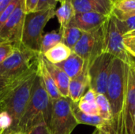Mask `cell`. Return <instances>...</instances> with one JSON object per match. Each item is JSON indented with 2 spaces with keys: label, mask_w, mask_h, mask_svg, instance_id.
I'll use <instances>...</instances> for the list:
<instances>
[{
  "label": "cell",
  "mask_w": 135,
  "mask_h": 134,
  "mask_svg": "<svg viewBox=\"0 0 135 134\" xmlns=\"http://www.w3.org/2000/svg\"><path fill=\"white\" fill-rule=\"evenodd\" d=\"M128 65L114 58L108 77L106 97L110 103L112 122L109 134H123V113L127 96Z\"/></svg>",
  "instance_id": "6da1fadb"
},
{
  "label": "cell",
  "mask_w": 135,
  "mask_h": 134,
  "mask_svg": "<svg viewBox=\"0 0 135 134\" xmlns=\"http://www.w3.org/2000/svg\"><path fill=\"white\" fill-rule=\"evenodd\" d=\"M51 111L52 100L46 92L37 73L32 87L28 104L18 125L17 132L28 134L33 127L43 123L49 126Z\"/></svg>",
  "instance_id": "7a4b0ae2"
},
{
  "label": "cell",
  "mask_w": 135,
  "mask_h": 134,
  "mask_svg": "<svg viewBox=\"0 0 135 134\" xmlns=\"http://www.w3.org/2000/svg\"><path fill=\"white\" fill-rule=\"evenodd\" d=\"M40 53L15 46L13 52L0 64V77L11 82L22 80L37 70Z\"/></svg>",
  "instance_id": "3957f363"
},
{
  "label": "cell",
  "mask_w": 135,
  "mask_h": 134,
  "mask_svg": "<svg viewBox=\"0 0 135 134\" xmlns=\"http://www.w3.org/2000/svg\"><path fill=\"white\" fill-rule=\"evenodd\" d=\"M36 74L37 70L19 81L0 105V111H6L13 121L11 128L5 130L2 134H13L17 132L18 125L29 102L32 87Z\"/></svg>",
  "instance_id": "277c9868"
},
{
  "label": "cell",
  "mask_w": 135,
  "mask_h": 134,
  "mask_svg": "<svg viewBox=\"0 0 135 134\" xmlns=\"http://www.w3.org/2000/svg\"><path fill=\"white\" fill-rule=\"evenodd\" d=\"M55 9L25 13L21 43L25 48L36 53L40 52L43 31L47 23L55 17Z\"/></svg>",
  "instance_id": "5b68a950"
},
{
  "label": "cell",
  "mask_w": 135,
  "mask_h": 134,
  "mask_svg": "<svg viewBox=\"0 0 135 134\" xmlns=\"http://www.w3.org/2000/svg\"><path fill=\"white\" fill-rule=\"evenodd\" d=\"M78 125L70 98L60 97L52 101V111L49 129L51 134H71Z\"/></svg>",
  "instance_id": "8992f818"
},
{
  "label": "cell",
  "mask_w": 135,
  "mask_h": 134,
  "mask_svg": "<svg viewBox=\"0 0 135 134\" xmlns=\"http://www.w3.org/2000/svg\"><path fill=\"white\" fill-rule=\"evenodd\" d=\"M104 24L90 31L83 32L81 39L72 51L79 55L89 68L91 63L104 52Z\"/></svg>",
  "instance_id": "52a82bcc"
},
{
  "label": "cell",
  "mask_w": 135,
  "mask_h": 134,
  "mask_svg": "<svg viewBox=\"0 0 135 134\" xmlns=\"http://www.w3.org/2000/svg\"><path fill=\"white\" fill-rule=\"evenodd\" d=\"M114 58L110 54L103 53L88 68L89 88L93 90L97 94L106 95L108 77Z\"/></svg>",
  "instance_id": "ba28073f"
},
{
  "label": "cell",
  "mask_w": 135,
  "mask_h": 134,
  "mask_svg": "<svg viewBox=\"0 0 135 134\" xmlns=\"http://www.w3.org/2000/svg\"><path fill=\"white\" fill-rule=\"evenodd\" d=\"M104 52L112 54L127 64L134 62L131 56L126 51L123 45V36L119 31L114 17L109 15L104 24Z\"/></svg>",
  "instance_id": "9c48e42d"
},
{
  "label": "cell",
  "mask_w": 135,
  "mask_h": 134,
  "mask_svg": "<svg viewBox=\"0 0 135 134\" xmlns=\"http://www.w3.org/2000/svg\"><path fill=\"white\" fill-rule=\"evenodd\" d=\"M25 15L24 0H20L0 31V44L9 43L13 44V47L21 44V39Z\"/></svg>",
  "instance_id": "30bf717a"
},
{
  "label": "cell",
  "mask_w": 135,
  "mask_h": 134,
  "mask_svg": "<svg viewBox=\"0 0 135 134\" xmlns=\"http://www.w3.org/2000/svg\"><path fill=\"white\" fill-rule=\"evenodd\" d=\"M135 118V62L128 65L127 96L123 113V134H133Z\"/></svg>",
  "instance_id": "8fae6325"
},
{
  "label": "cell",
  "mask_w": 135,
  "mask_h": 134,
  "mask_svg": "<svg viewBox=\"0 0 135 134\" xmlns=\"http://www.w3.org/2000/svg\"><path fill=\"white\" fill-rule=\"evenodd\" d=\"M108 16L95 12H85L75 13L67 27H74L83 32H90L104 24Z\"/></svg>",
  "instance_id": "7c38bea8"
},
{
  "label": "cell",
  "mask_w": 135,
  "mask_h": 134,
  "mask_svg": "<svg viewBox=\"0 0 135 134\" xmlns=\"http://www.w3.org/2000/svg\"><path fill=\"white\" fill-rule=\"evenodd\" d=\"M75 13L95 12L105 16L111 15L113 2L112 0H71Z\"/></svg>",
  "instance_id": "4fadbf2b"
},
{
  "label": "cell",
  "mask_w": 135,
  "mask_h": 134,
  "mask_svg": "<svg viewBox=\"0 0 135 134\" xmlns=\"http://www.w3.org/2000/svg\"><path fill=\"white\" fill-rule=\"evenodd\" d=\"M42 60L48 72L50 73L60 95L62 97L69 98V85L70 79V77L58 66L55 64L48 62L42 54Z\"/></svg>",
  "instance_id": "5bb4252c"
},
{
  "label": "cell",
  "mask_w": 135,
  "mask_h": 134,
  "mask_svg": "<svg viewBox=\"0 0 135 134\" xmlns=\"http://www.w3.org/2000/svg\"><path fill=\"white\" fill-rule=\"evenodd\" d=\"M89 81L88 75V67L85 65L82 72L75 78L70 79L69 85V98L72 103L78 104L81 98L89 88Z\"/></svg>",
  "instance_id": "9a60e30c"
},
{
  "label": "cell",
  "mask_w": 135,
  "mask_h": 134,
  "mask_svg": "<svg viewBox=\"0 0 135 134\" xmlns=\"http://www.w3.org/2000/svg\"><path fill=\"white\" fill-rule=\"evenodd\" d=\"M73 111L74 117L78 124H85L95 126L96 128L104 131L106 133H109V124L104 121L100 115H87L81 111L78 104L73 103Z\"/></svg>",
  "instance_id": "2e32d148"
},
{
  "label": "cell",
  "mask_w": 135,
  "mask_h": 134,
  "mask_svg": "<svg viewBox=\"0 0 135 134\" xmlns=\"http://www.w3.org/2000/svg\"><path fill=\"white\" fill-rule=\"evenodd\" d=\"M37 73L40 75L43 85L47 92L49 97L51 100H58L61 97V95L50 74L48 72L47 69L46 68L45 65L44 64V62L42 60V54H40L39 55V62H38V66H37Z\"/></svg>",
  "instance_id": "e0dca14e"
},
{
  "label": "cell",
  "mask_w": 135,
  "mask_h": 134,
  "mask_svg": "<svg viewBox=\"0 0 135 134\" xmlns=\"http://www.w3.org/2000/svg\"><path fill=\"white\" fill-rule=\"evenodd\" d=\"M55 66L61 69L70 79H74L82 72L85 66V61L79 55L72 51L67 59Z\"/></svg>",
  "instance_id": "ac0fdd59"
},
{
  "label": "cell",
  "mask_w": 135,
  "mask_h": 134,
  "mask_svg": "<svg viewBox=\"0 0 135 134\" xmlns=\"http://www.w3.org/2000/svg\"><path fill=\"white\" fill-rule=\"evenodd\" d=\"M111 15L119 21L135 16V0H117L113 4Z\"/></svg>",
  "instance_id": "d6986e66"
},
{
  "label": "cell",
  "mask_w": 135,
  "mask_h": 134,
  "mask_svg": "<svg viewBox=\"0 0 135 134\" xmlns=\"http://www.w3.org/2000/svg\"><path fill=\"white\" fill-rule=\"evenodd\" d=\"M71 53L72 50L66 46L63 43L60 42L47 51L44 54H43V55L48 62L56 65L67 59Z\"/></svg>",
  "instance_id": "ffe728a7"
},
{
  "label": "cell",
  "mask_w": 135,
  "mask_h": 134,
  "mask_svg": "<svg viewBox=\"0 0 135 134\" xmlns=\"http://www.w3.org/2000/svg\"><path fill=\"white\" fill-rule=\"evenodd\" d=\"M75 13H76L71 0H64L63 2H62L60 6L57 9H55V16L57 17L58 21L60 24L59 29H62L67 27Z\"/></svg>",
  "instance_id": "44dd1931"
},
{
  "label": "cell",
  "mask_w": 135,
  "mask_h": 134,
  "mask_svg": "<svg viewBox=\"0 0 135 134\" xmlns=\"http://www.w3.org/2000/svg\"><path fill=\"white\" fill-rule=\"evenodd\" d=\"M59 31L62 32V43L71 50H73L83 34L81 30L74 27H66L59 29Z\"/></svg>",
  "instance_id": "7402d4cb"
},
{
  "label": "cell",
  "mask_w": 135,
  "mask_h": 134,
  "mask_svg": "<svg viewBox=\"0 0 135 134\" xmlns=\"http://www.w3.org/2000/svg\"><path fill=\"white\" fill-rule=\"evenodd\" d=\"M96 103L98 107L99 115L109 124V133H110L112 122V115L111 106L106 96L103 94H97Z\"/></svg>",
  "instance_id": "603a6c76"
},
{
  "label": "cell",
  "mask_w": 135,
  "mask_h": 134,
  "mask_svg": "<svg viewBox=\"0 0 135 134\" xmlns=\"http://www.w3.org/2000/svg\"><path fill=\"white\" fill-rule=\"evenodd\" d=\"M62 42V32L60 31H52L43 35L40 52V54H44L47 51Z\"/></svg>",
  "instance_id": "cb8c5ba5"
},
{
  "label": "cell",
  "mask_w": 135,
  "mask_h": 134,
  "mask_svg": "<svg viewBox=\"0 0 135 134\" xmlns=\"http://www.w3.org/2000/svg\"><path fill=\"white\" fill-rule=\"evenodd\" d=\"M114 20H115V24H116L119 31L123 36L131 32L135 31V16L130 17L127 20H124V21H119L115 17H114Z\"/></svg>",
  "instance_id": "d4e9b609"
},
{
  "label": "cell",
  "mask_w": 135,
  "mask_h": 134,
  "mask_svg": "<svg viewBox=\"0 0 135 134\" xmlns=\"http://www.w3.org/2000/svg\"><path fill=\"white\" fill-rule=\"evenodd\" d=\"M19 81L11 82V81H6V80L0 77V105L2 103V102L7 97L9 93L11 92V90L15 87V85Z\"/></svg>",
  "instance_id": "484cf974"
},
{
  "label": "cell",
  "mask_w": 135,
  "mask_h": 134,
  "mask_svg": "<svg viewBox=\"0 0 135 134\" xmlns=\"http://www.w3.org/2000/svg\"><path fill=\"white\" fill-rule=\"evenodd\" d=\"M78 109L85 114L92 115H99V110L96 102L89 103L84 101H79L78 103Z\"/></svg>",
  "instance_id": "4316f807"
},
{
  "label": "cell",
  "mask_w": 135,
  "mask_h": 134,
  "mask_svg": "<svg viewBox=\"0 0 135 134\" xmlns=\"http://www.w3.org/2000/svg\"><path fill=\"white\" fill-rule=\"evenodd\" d=\"M19 1L20 0H12V2L9 4L7 8L0 15V31L7 21V20L9 19V17H10V15L12 14V13L13 12Z\"/></svg>",
  "instance_id": "83f0119b"
},
{
  "label": "cell",
  "mask_w": 135,
  "mask_h": 134,
  "mask_svg": "<svg viewBox=\"0 0 135 134\" xmlns=\"http://www.w3.org/2000/svg\"><path fill=\"white\" fill-rule=\"evenodd\" d=\"M12 124L13 121L10 115L6 111H0V129L3 131L7 130L11 128Z\"/></svg>",
  "instance_id": "f1b7e54d"
},
{
  "label": "cell",
  "mask_w": 135,
  "mask_h": 134,
  "mask_svg": "<svg viewBox=\"0 0 135 134\" xmlns=\"http://www.w3.org/2000/svg\"><path fill=\"white\" fill-rule=\"evenodd\" d=\"M123 45L128 54L135 58V36L123 37Z\"/></svg>",
  "instance_id": "f546056e"
},
{
  "label": "cell",
  "mask_w": 135,
  "mask_h": 134,
  "mask_svg": "<svg viewBox=\"0 0 135 134\" xmlns=\"http://www.w3.org/2000/svg\"><path fill=\"white\" fill-rule=\"evenodd\" d=\"M13 45L9 43L0 44V64L13 52Z\"/></svg>",
  "instance_id": "4dcf8cb0"
},
{
  "label": "cell",
  "mask_w": 135,
  "mask_h": 134,
  "mask_svg": "<svg viewBox=\"0 0 135 134\" xmlns=\"http://www.w3.org/2000/svg\"><path fill=\"white\" fill-rule=\"evenodd\" d=\"M57 2H58V0H39L35 11L44 10V9H47L50 8L55 9Z\"/></svg>",
  "instance_id": "1f68e13d"
},
{
  "label": "cell",
  "mask_w": 135,
  "mask_h": 134,
  "mask_svg": "<svg viewBox=\"0 0 135 134\" xmlns=\"http://www.w3.org/2000/svg\"><path fill=\"white\" fill-rule=\"evenodd\" d=\"M28 134H51L49 126L44 123L33 127Z\"/></svg>",
  "instance_id": "d6a6232c"
},
{
  "label": "cell",
  "mask_w": 135,
  "mask_h": 134,
  "mask_svg": "<svg viewBox=\"0 0 135 134\" xmlns=\"http://www.w3.org/2000/svg\"><path fill=\"white\" fill-rule=\"evenodd\" d=\"M96 97H97V93L93 90L89 88L88 91L85 92V94L83 95V96L81 98L80 101L93 103V102H96Z\"/></svg>",
  "instance_id": "836d02e7"
},
{
  "label": "cell",
  "mask_w": 135,
  "mask_h": 134,
  "mask_svg": "<svg viewBox=\"0 0 135 134\" xmlns=\"http://www.w3.org/2000/svg\"><path fill=\"white\" fill-rule=\"evenodd\" d=\"M39 0H24L25 13L33 12L36 9Z\"/></svg>",
  "instance_id": "e575fe53"
},
{
  "label": "cell",
  "mask_w": 135,
  "mask_h": 134,
  "mask_svg": "<svg viewBox=\"0 0 135 134\" xmlns=\"http://www.w3.org/2000/svg\"><path fill=\"white\" fill-rule=\"evenodd\" d=\"M11 2L12 0H0V15L7 8V6Z\"/></svg>",
  "instance_id": "d590c367"
},
{
  "label": "cell",
  "mask_w": 135,
  "mask_h": 134,
  "mask_svg": "<svg viewBox=\"0 0 135 134\" xmlns=\"http://www.w3.org/2000/svg\"><path fill=\"white\" fill-rule=\"evenodd\" d=\"M104 133H104V131H102V130H99V129L96 128V130H94V132H93L92 134H104Z\"/></svg>",
  "instance_id": "8d00e7d4"
},
{
  "label": "cell",
  "mask_w": 135,
  "mask_h": 134,
  "mask_svg": "<svg viewBox=\"0 0 135 134\" xmlns=\"http://www.w3.org/2000/svg\"><path fill=\"white\" fill-rule=\"evenodd\" d=\"M125 36H135V31H134V32H130V33L127 34V35H126V36H124L123 37H125Z\"/></svg>",
  "instance_id": "74e56055"
},
{
  "label": "cell",
  "mask_w": 135,
  "mask_h": 134,
  "mask_svg": "<svg viewBox=\"0 0 135 134\" xmlns=\"http://www.w3.org/2000/svg\"><path fill=\"white\" fill-rule=\"evenodd\" d=\"M13 134H24L23 133H21V132H20V131H18V132H15V133H13Z\"/></svg>",
  "instance_id": "f35d334b"
},
{
  "label": "cell",
  "mask_w": 135,
  "mask_h": 134,
  "mask_svg": "<svg viewBox=\"0 0 135 134\" xmlns=\"http://www.w3.org/2000/svg\"><path fill=\"white\" fill-rule=\"evenodd\" d=\"M133 134H135V118H134V130H133Z\"/></svg>",
  "instance_id": "ab89813d"
},
{
  "label": "cell",
  "mask_w": 135,
  "mask_h": 134,
  "mask_svg": "<svg viewBox=\"0 0 135 134\" xmlns=\"http://www.w3.org/2000/svg\"><path fill=\"white\" fill-rule=\"evenodd\" d=\"M3 132H4V131H3L2 129H0V134H2L3 133Z\"/></svg>",
  "instance_id": "60d3db41"
},
{
  "label": "cell",
  "mask_w": 135,
  "mask_h": 134,
  "mask_svg": "<svg viewBox=\"0 0 135 134\" xmlns=\"http://www.w3.org/2000/svg\"><path fill=\"white\" fill-rule=\"evenodd\" d=\"M112 2H113V3H114V2H116V1H117V0H112Z\"/></svg>",
  "instance_id": "b9f144b4"
},
{
  "label": "cell",
  "mask_w": 135,
  "mask_h": 134,
  "mask_svg": "<svg viewBox=\"0 0 135 134\" xmlns=\"http://www.w3.org/2000/svg\"><path fill=\"white\" fill-rule=\"evenodd\" d=\"M63 1H64V0H59V2H60V3H61L62 2H63Z\"/></svg>",
  "instance_id": "7bdbcfd3"
},
{
  "label": "cell",
  "mask_w": 135,
  "mask_h": 134,
  "mask_svg": "<svg viewBox=\"0 0 135 134\" xmlns=\"http://www.w3.org/2000/svg\"><path fill=\"white\" fill-rule=\"evenodd\" d=\"M58 2H59V0H58Z\"/></svg>",
  "instance_id": "ee69618b"
}]
</instances>
